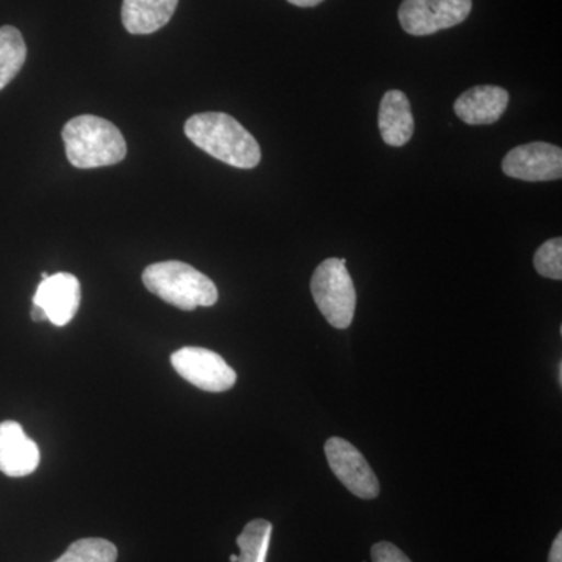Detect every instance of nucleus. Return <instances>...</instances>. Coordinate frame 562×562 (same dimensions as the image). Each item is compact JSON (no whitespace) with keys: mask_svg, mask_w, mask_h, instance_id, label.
Wrapping results in <instances>:
<instances>
[{"mask_svg":"<svg viewBox=\"0 0 562 562\" xmlns=\"http://www.w3.org/2000/svg\"><path fill=\"white\" fill-rule=\"evenodd\" d=\"M184 133L199 149L233 168L254 169L260 165V144L231 114H194L184 124Z\"/></svg>","mask_w":562,"mask_h":562,"instance_id":"1","label":"nucleus"},{"mask_svg":"<svg viewBox=\"0 0 562 562\" xmlns=\"http://www.w3.org/2000/svg\"><path fill=\"white\" fill-rule=\"evenodd\" d=\"M66 157L79 169L117 165L127 155V143L116 125L102 117L83 114L63 128Z\"/></svg>","mask_w":562,"mask_h":562,"instance_id":"2","label":"nucleus"},{"mask_svg":"<svg viewBox=\"0 0 562 562\" xmlns=\"http://www.w3.org/2000/svg\"><path fill=\"white\" fill-rule=\"evenodd\" d=\"M143 283L151 294L183 312L213 306L220 299L214 281L187 262H155L143 272Z\"/></svg>","mask_w":562,"mask_h":562,"instance_id":"3","label":"nucleus"},{"mask_svg":"<svg viewBox=\"0 0 562 562\" xmlns=\"http://www.w3.org/2000/svg\"><path fill=\"white\" fill-rule=\"evenodd\" d=\"M312 294L317 308L331 327L346 330L353 321L357 291L346 268V260L328 258L317 266L312 279Z\"/></svg>","mask_w":562,"mask_h":562,"instance_id":"4","label":"nucleus"},{"mask_svg":"<svg viewBox=\"0 0 562 562\" xmlns=\"http://www.w3.org/2000/svg\"><path fill=\"white\" fill-rule=\"evenodd\" d=\"M472 0H403L398 21L413 36H427L468 20Z\"/></svg>","mask_w":562,"mask_h":562,"instance_id":"5","label":"nucleus"},{"mask_svg":"<svg viewBox=\"0 0 562 562\" xmlns=\"http://www.w3.org/2000/svg\"><path fill=\"white\" fill-rule=\"evenodd\" d=\"M171 362L181 379L199 390L224 392L235 386L236 372L216 351L202 347H183L172 353Z\"/></svg>","mask_w":562,"mask_h":562,"instance_id":"6","label":"nucleus"},{"mask_svg":"<svg viewBox=\"0 0 562 562\" xmlns=\"http://www.w3.org/2000/svg\"><path fill=\"white\" fill-rule=\"evenodd\" d=\"M325 454L333 473L357 497L372 501L379 497L380 482L360 450L342 438L325 442Z\"/></svg>","mask_w":562,"mask_h":562,"instance_id":"7","label":"nucleus"},{"mask_svg":"<svg viewBox=\"0 0 562 562\" xmlns=\"http://www.w3.org/2000/svg\"><path fill=\"white\" fill-rule=\"evenodd\" d=\"M503 172L524 181H553L562 177V150L549 143H530L506 154Z\"/></svg>","mask_w":562,"mask_h":562,"instance_id":"8","label":"nucleus"},{"mask_svg":"<svg viewBox=\"0 0 562 562\" xmlns=\"http://www.w3.org/2000/svg\"><path fill=\"white\" fill-rule=\"evenodd\" d=\"M80 301V281L72 273L60 272L41 280L33 305L43 308L52 324L65 327L79 312Z\"/></svg>","mask_w":562,"mask_h":562,"instance_id":"9","label":"nucleus"},{"mask_svg":"<svg viewBox=\"0 0 562 562\" xmlns=\"http://www.w3.org/2000/svg\"><path fill=\"white\" fill-rule=\"evenodd\" d=\"M40 449L18 422L0 424V472L7 476H27L40 465Z\"/></svg>","mask_w":562,"mask_h":562,"instance_id":"10","label":"nucleus"},{"mask_svg":"<svg viewBox=\"0 0 562 562\" xmlns=\"http://www.w3.org/2000/svg\"><path fill=\"white\" fill-rule=\"evenodd\" d=\"M508 91L501 87L483 85L462 92L454 102V113L469 125H491L508 109Z\"/></svg>","mask_w":562,"mask_h":562,"instance_id":"11","label":"nucleus"},{"mask_svg":"<svg viewBox=\"0 0 562 562\" xmlns=\"http://www.w3.org/2000/svg\"><path fill=\"white\" fill-rule=\"evenodd\" d=\"M379 127L387 146L402 147L409 143L414 133V116L405 92L391 90L383 95Z\"/></svg>","mask_w":562,"mask_h":562,"instance_id":"12","label":"nucleus"},{"mask_svg":"<svg viewBox=\"0 0 562 562\" xmlns=\"http://www.w3.org/2000/svg\"><path fill=\"white\" fill-rule=\"evenodd\" d=\"M179 0H124L122 3V24L132 35H150L165 27Z\"/></svg>","mask_w":562,"mask_h":562,"instance_id":"13","label":"nucleus"},{"mask_svg":"<svg viewBox=\"0 0 562 562\" xmlns=\"http://www.w3.org/2000/svg\"><path fill=\"white\" fill-rule=\"evenodd\" d=\"M27 60V46L13 25L0 27V91L20 74Z\"/></svg>","mask_w":562,"mask_h":562,"instance_id":"14","label":"nucleus"},{"mask_svg":"<svg viewBox=\"0 0 562 562\" xmlns=\"http://www.w3.org/2000/svg\"><path fill=\"white\" fill-rule=\"evenodd\" d=\"M272 524L255 519L246 525L236 539L239 547L238 562H266L271 546Z\"/></svg>","mask_w":562,"mask_h":562,"instance_id":"15","label":"nucleus"},{"mask_svg":"<svg viewBox=\"0 0 562 562\" xmlns=\"http://www.w3.org/2000/svg\"><path fill=\"white\" fill-rule=\"evenodd\" d=\"M117 549L114 543L101 538L79 539L54 562H116Z\"/></svg>","mask_w":562,"mask_h":562,"instance_id":"16","label":"nucleus"},{"mask_svg":"<svg viewBox=\"0 0 562 562\" xmlns=\"http://www.w3.org/2000/svg\"><path fill=\"white\" fill-rule=\"evenodd\" d=\"M535 269L546 279H562V239L553 238L543 243L535 254Z\"/></svg>","mask_w":562,"mask_h":562,"instance_id":"17","label":"nucleus"},{"mask_svg":"<svg viewBox=\"0 0 562 562\" xmlns=\"http://www.w3.org/2000/svg\"><path fill=\"white\" fill-rule=\"evenodd\" d=\"M372 562H412L397 546L391 542H376L371 550Z\"/></svg>","mask_w":562,"mask_h":562,"instance_id":"18","label":"nucleus"},{"mask_svg":"<svg viewBox=\"0 0 562 562\" xmlns=\"http://www.w3.org/2000/svg\"><path fill=\"white\" fill-rule=\"evenodd\" d=\"M549 562H562V532H558L549 553Z\"/></svg>","mask_w":562,"mask_h":562,"instance_id":"19","label":"nucleus"},{"mask_svg":"<svg viewBox=\"0 0 562 562\" xmlns=\"http://www.w3.org/2000/svg\"><path fill=\"white\" fill-rule=\"evenodd\" d=\"M295 7H302V9H312V7L319 5L324 0H288Z\"/></svg>","mask_w":562,"mask_h":562,"instance_id":"20","label":"nucleus"},{"mask_svg":"<svg viewBox=\"0 0 562 562\" xmlns=\"http://www.w3.org/2000/svg\"><path fill=\"white\" fill-rule=\"evenodd\" d=\"M32 319L35 322H44V321H47V316H46V313H44L43 308H40V306L33 305Z\"/></svg>","mask_w":562,"mask_h":562,"instance_id":"21","label":"nucleus"},{"mask_svg":"<svg viewBox=\"0 0 562 562\" xmlns=\"http://www.w3.org/2000/svg\"><path fill=\"white\" fill-rule=\"evenodd\" d=\"M231 562H238V554H232Z\"/></svg>","mask_w":562,"mask_h":562,"instance_id":"22","label":"nucleus"}]
</instances>
